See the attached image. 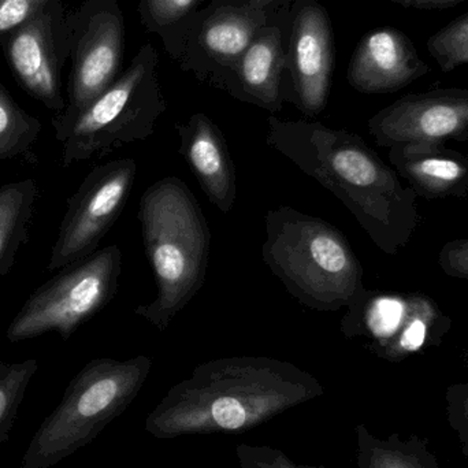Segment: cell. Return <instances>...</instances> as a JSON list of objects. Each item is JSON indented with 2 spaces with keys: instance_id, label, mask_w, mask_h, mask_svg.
I'll list each match as a JSON object with an SVG mask.
<instances>
[{
  "instance_id": "1",
  "label": "cell",
  "mask_w": 468,
  "mask_h": 468,
  "mask_svg": "<svg viewBox=\"0 0 468 468\" xmlns=\"http://www.w3.org/2000/svg\"><path fill=\"white\" fill-rule=\"evenodd\" d=\"M324 395L313 374L267 356H232L197 366L145 420L159 440L242 433Z\"/></svg>"
},
{
  "instance_id": "2",
  "label": "cell",
  "mask_w": 468,
  "mask_h": 468,
  "mask_svg": "<svg viewBox=\"0 0 468 468\" xmlns=\"http://www.w3.org/2000/svg\"><path fill=\"white\" fill-rule=\"evenodd\" d=\"M267 145L332 192L389 256L409 245L420 216L417 194L359 136L313 121H267Z\"/></svg>"
},
{
  "instance_id": "3",
  "label": "cell",
  "mask_w": 468,
  "mask_h": 468,
  "mask_svg": "<svg viewBox=\"0 0 468 468\" xmlns=\"http://www.w3.org/2000/svg\"><path fill=\"white\" fill-rule=\"evenodd\" d=\"M137 218L156 297L134 314L165 332L205 283L210 228L197 197L177 177L162 178L145 189Z\"/></svg>"
},
{
  "instance_id": "4",
  "label": "cell",
  "mask_w": 468,
  "mask_h": 468,
  "mask_svg": "<svg viewBox=\"0 0 468 468\" xmlns=\"http://www.w3.org/2000/svg\"><path fill=\"white\" fill-rule=\"evenodd\" d=\"M261 256L286 291L313 310L348 308L367 289L346 234L288 206L267 211Z\"/></svg>"
},
{
  "instance_id": "5",
  "label": "cell",
  "mask_w": 468,
  "mask_h": 468,
  "mask_svg": "<svg viewBox=\"0 0 468 468\" xmlns=\"http://www.w3.org/2000/svg\"><path fill=\"white\" fill-rule=\"evenodd\" d=\"M151 370L153 359L147 355L87 363L32 437L21 468H49L90 445L133 403Z\"/></svg>"
},
{
  "instance_id": "6",
  "label": "cell",
  "mask_w": 468,
  "mask_h": 468,
  "mask_svg": "<svg viewBox=\"0 0 468 468\" xmlns=\"http://www.w3.org/2000/svg\"><path fill=\"white\" fill-rule=\"evenodd\" d=\"M156 70L158 54L145 44L92 103L71 117L52 118L55 139L62 145L63 166L103 158L155 132L156 121L167 109Z\"/></svg>"
},
{
  "instance_id": "7",
  "label": "cell",
  "mask_w": 468,
  "mask_h": 468,
  "mask_svg": "<svg viewBox=\"0 0 468 468\" xmlns=\"http://www.w3.org/2000/svg\"><path fill=\"white\" fill-rule=\"evenodd\" d=\"M121 272L122 252L118 245L96 250L38 286L14 316L5 337L16 344L57 332L62 340H69L112 302Z\"/></svg>"
},
{
  "instance_id": "8",
  "label": "cell",
  "mask_w": 468,
  "mask_h": 468,
  "mask_svg": "<svg viewBox=\"0 0 468 468\" xmlns=\"http://www.w3.org/2000/svg\"><path fill=\"white\" fill-rule=\"evenodd\" d=\"M450 327V316L428 294L370 289L349 305L341 324L346 337H367L371 351L392 362L436 346Z\"/></svg>"
},
{
  "instance_id": "9",
  "label": "cell",
  "mask_w": 468,
  "mask_h": 468,
  "mask_svg": "<svg viewBox=\"0 0 468 468\" xmlns=\"http://www.w3.org/2000/svg\"><path fill=\"white\" fill-rule=\"evenodd\" d=\"M137 162L121 158L93 167L69 197L47 270L68 269L90 258L122 214L136 183Z\"/></svg>"
},
{
  "instance_id": "10",
  "label": "cell",
  "mask_w": 468,
  "mask_h": 468,
  "mask_svg": "<svg viewBox=\"0 0 468 468\" xmlns=\"http://www.w3.org/2000/svg\"><path fill=\"white\" fill-rule=\"evenodd\" d=\"M70 76L60 114L84 110L120 77L125 24L117 0H84L68 13Z\"/></svg>"
},
{
  "instance_id": "11",
  "label": "cell",
  "mask_w": 468,
  "mask_h": 468,
  "mask_svg": "<svg viewBox=\"0 0 468 468\" xmlns=\"http://www.w3.org/2000/svg\"><path fill=\"white\" fill-rule=\"evenodd\" d=\"M3 52L16 82L47 109L60 114L62 70L70 58L68 11L55 0L32 19L3 38Z\"/></svg>"
},
{
  "instance_id": "12",
  "label": "cell",
  "mask_w": 468,
  "mask_h": 468,
  "mask_svg": "<svg viewBox=\"0 0 468 468\" xmlns=\"http://www.w3.org/2000/svg\"><path fill=\"white\" fill-rule=\"evenodd\" d=\"M368 132L381 147L399 143L468 140V88H442L410 93L379 110Z\"/></svg>"
},
{
  "instance_id": "13",
  "label": "cell",
  "mask_w": 468,
  "mask_h": 468,
  "mask_svg": "<svg viewBox=\"0 0 468 468\" xmlns=\"http://www.w3.org/2000/svg\"><path fill=\"white\" fill-rule=\"evenodd\" d=\"M294 103L315 117L326 107L335 68L332 27L324 7L304 0L294 14L289 54Z\"/></svg>"
},
{
  "instance_id": "14",
  "label": "cell",
  "mask_w": 468,
  "mask_h": 468,
  "mask_svg": "<svg viewBox=\"0 0 468 468\" xmlns=\"http://www.w3.org/2000/svg\"><path fill=\"white\" fill-rule=\"evenodd\" d=\"M431 71L411 38L396 27L371 30L357 44L348 68V81L362 93H390Z\"/></svg>"
},
{
  "instance_id": "15",
  "label": "cell",
  "mask_w": 468,
  "mask_h": 468,
  "mask_svg": "<svg viewBox=\"0 0 468 468\" xmlns=\"http://www.w3.org/2000/svg\"><path fill=\"white\" fill-rule=\"evenodd\" d=\"M181 156L210 203L229 214L237 199L236 166L224 133L206 114L197 112L177 123Z\"/></svg>"
},
{
  "instance_id": "16",
  "label": "cell",
  "mask_w": 468,
  "mask_h": 468,
  "mask_svg": "<svg viewBox=\"0 0 468 468\" xmlns=\"http://www.w3.org/2000/svg\"><path fill=\"white\" fill-rule=\"evenodd\" d=\"M388 158L417 197H468V158L442 143H399L389 147Z\"/></svg>"
},
{
  "instance_id": "17",
  "label": "cell",
  "mask_w": 468,
  "mask_h": 468,
  "mask_svg": "<svg viewBox=\"0 0 468 468\" xmlns=\"http://www.w3.org/2000/svg\"><path fill=\"white\" fill-rule=\"evenodd\" d=\"M286 60L282 32L275 25H267L234 68L236 85L232 93L261 109L280 112L282 109L281 80Z\"/></svg>"
},
{
  "instance_id": "18",
  "label": "cell",
  "mask_w": 468,
  "mask_h": 468,
  "mask_svg": "<svg viewBox=\"0 0 468 468\" xmlns=\"http://www.w3.org/2000/svg\"><path fill=\"white\" fill-rule=\"evenodd\" d=\"M271 0H252L242 7L219 8L202 27V46L214 62L224 68H236L239 58L267 27L266 5Z\"/></svg>"
},
{
  "instance_id": "19",
  "label": "cell",
  "mask_w": 468,
  "mask_h": 468,
  "mask_svg": "<svg viewBox=\"0 0 468 468\" xmlns=\"http://www.w3.org/2000/svg\"><path fill=\"white\" fill-rule=\"evenodd\" d=\"M38 197L40 189L32 178L0 186V280L11 271L29 239Z\"/></svg>"
},
{
  "instance_id": "20",
  "label": "cell",
  "mask_w": 468,
  "mask_h": 468,
  "mask_svg": "<svg viewBox=\"0 0 468 468\" xmlns=\"http://www.w3.org/2000/svg\"><path fill=\"white\" fill-rule=\"evenodd\" d=\"M41 129L40 120L25 112L5 85L0 84V161L29 153Z\"/></svg>"
},
{
  "instance_id": "21",
  "label": "cell",
  "mask_w": 468,
  "mask_h": 468,
  "mask_svg": "<svg viewBox=\"0 0 468 468\" xmlns=\"http://www.w3.org/2000/svg\"><path fill=\"white\" fill-rule=\"evenodd\" d=\"M37 370L36 359L0 363V448L10 440L19 407Z\"/></svg>"
},
{
  "instance_id": "22",
  "label": "cell",
  "mask_w": 468,
  "mask_h": 468,
  "mask_svg": "<svg viewBox=\"0 0 468 468\" xmlns=\"http://www.w3.org/2000/svg\"><path fill=\"white\" fill-rule=\"evenodd\" d=\"M431 58L442 71H452L468 63V13L437 30L428 40Z\"/></svg>"
},
{
  "instance_id": "23",
  "label": "cell",
  "mask_w": 468,
  "mask_h": 468,
  "mask_svg": "<svg viewBox=\"0 0 468 468\" xmlns=\"http://www.w3.org/2000/svg\"><path fill=\"white\" fill-rule=\"evenodd\" d=\"M236 456L239 468H324L296 463L278 448L261 445L237 444Z\"/></svg>"
},
{
  "instance_id": "24",
  "label": "cell",
  "mask_w": 468,
  "mask_h": 468,
  "mask_svg": "<svg viewBox=\"0 0 468 468\" xmlns=\"http://www.w3.org/2000/svg\"><path fill=\"white\" fill-rule=\"evenodd\" d=\"M55 0H0V43Z\"/></svg>"
},
{
  "instance_id": "25",
  "label": "cell",
  "mask_w": 468,
  "mask_h": 468,
  "mask_svg": "<svg viewBox=\"0 0 468 468\" xmlns=\"http://www.w3.org/2000/svg\"><path fill=\"white\" fill-rule=\"evenodd\" d=\"M437 261L448 277L468 280V237L448 241L440 250Z\"/></svg>"
},
{
  "instance_id": "26",
  "label": "cell",
  "mask_w": 468,
  "mask_h": 468,
  "mask_svg": "<svg viewBox=\"0 0 468 468\" xmlns=\"http://www.w3.org/2000/svg\"><path fill=\"white\" fill-rule=\"evenodd\" d=\"M150 18L158 25L180 21L197 5V0H145Z\"/></svg>"
},
{
  "instance_id": "27",
  "label": "cell",
  "mask_w": 468,
  "mask_h": 468,
  "mask_svg": "<svg viewBox=\"0 0 468 468\" xmlns=\"http://www.w3.org/2000/svg\"><path fill=\"white\" fill-rule=\"evenodd\" d=\"M365 468H420L411 459L382 447L368 448Z\"/></svg>"
},
{
  "instance_id": "28",
  "label": "cell",
  "mask_w": 468,
  "mask_h": 468,
  "mask_svg": "<svg viewBox=\"0 0 468 468\" xmlns=\"http://www.w3.org/2000/svg\"><path fill=\"white\" fill-rule=\"evenodd\" d=\"M459 2H462V0H429L428 7L426 8L450 7V5H456Z\"/></svg>"
},
{
  "instance_id": "29",
  "label": "cell",
  "mask_w": 468,
  "mask_h": 468,
  "mask_svg": "<svg viewBox=\"0 0 468 468\" xmlns=\"http://www.w3.org/2000/svg\"><path fill=\"white\" fill-rule=\"evenodd\" d=\"M428 3L429 0H409V5L417 8H426L428 7Z\"/></svg>"
},
{
  "instance_id": "30",
  "label": "cell",
  "mask_w": 468,
  "mask_h": 468,
  "mask_svg": "<svg viewBox=\"0 0 468 468\" xmlns=\"http://www.w3.org/2000/svg\"><path fill=\"white\" fill-rule=\"evenodd\" d=\"M399 2L403 3V5H409V0H399Z\"/></svg>"
}]
</instances>
